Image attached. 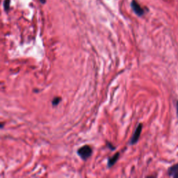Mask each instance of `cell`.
Segmentation results:
<instances>
[{
  "label": "cell",
  "mask_w": 178,
  "mask_h": 178,
  "mask_svg": "<svg viewBox=\"0 0 178 178\" xmlns=\"http://www.w3.org/2000/svg\"><path fill=\"white\" fill-rule=\"evenodd\" d=\"M61 101V97H55V98H54L52 100V105L53 106H57L59 104V102Z\"/></svg>",
  "instance_id": "cell-7"
},
{
  "label": "cell",
  "mask_w": 178,
  "mask_h": 178,
  "mask_svg": "<svg viewBox=\"0 0 178 178\" xmlns=\"http://www.w3.org/2000/svg\"><path fill=\"white\" fill-rule=\"evenodd\" d=\"M4 8L6 12H8L10 9L11 6V0H4Z\"/></svg>",
  "instance_id": "cell-6"
},
{
  "label": "cell",
  "mask_w": 178,
  "mask_h": 178,
  "mask_svg": "<svg viewBox=\"0 0 178 178\" xmlns=\"http://www.w3.org/2000/svg\"><path fill=\"white\" fill-rule=\"evenodd\" d=\"M142 127H143V125L141 124V123H140V124H139V125L137 126V127L136 128V130H135L133 134L132 137L131 138L130 144L134 145L135 143H136L138 142V140H139L140 136V133H141Z\"/></svg>",
  "instance_id": "cell-3"
},
{
  "label": "cell",
  "mask_w": 178,
  "mask_h": 178,
  "mask_svg": "<svg viewBox=\"0 0 178 178\" xmlns=\"http://www.w3.org/2000/svg\"><path fill=\"white\" fill-rule=\"evenodd\" d=\"M92 153H93V150L90 146L88 145H86L83 147L80 148L78 150H77V154L79 156L82 158L83 160H87L89 157L91 156Z\"/></svg>",
  "instance_id": "cell-1"
},
{
  "label": "cell",
  "mask_w": 178,
  "mask_h": 178,
  "mask_svg": "<svg viewBox=\"0 0 178 178\" xmlns=\"http://www.w3.org/2000/svg\"><path fill=\"white\" fill-rule=\"evenodd\" d=\"M176 110H177V115L178 116V100L176 101Z\"/></svg>",
  "instance_id": "cell-9"
},
{
  "label": "cell",
  "mask_w": 178,
  "mask_h": 178,
  "mask_svg": "<svg viewBox=\"0 0 178 178\" xmlns=\"http://www.w3.org/2000/svg\"><path fill=\"white\" fill-rule=\"evenodd\" d=\"M168 176L170 177L174 178H178V163H176V164L172 166L171 167L168 168Z\"/></svg>",
  "instance_id": "cell-4"
},
{
  "label": "cell",
  "mask_w": 178,
  "mask_h": 178,
  "mask_svg": "<svg viewBox=\"0 0 178 178\" xmlns=\"http://www.w3.org/2000/svg\"><path fill=\"white\" fill-rule=\"evenodd\" d=\"M39 2H41L42 4H45L46 2H47V0H39Z\"/></svg>",
  "instance_id": "cell-8"
},
{
  "label": "cell",
  "mask_w": 178,
  "mask_h": 178,
  "mask_svg": "<svg viewBox=\"0 0 178 178\" xmlns=\"http://www.w3.org/2000/svg\"><path fill=\"white\" fill-rule=\"evenodd\" d=\"M130 5L131 9H132L134 13L136 14L137 16L142 17L143 16L145 15V9H144V8L137 2L136 0H131Z\"/></svg>",
  "instance_id": "cell-2"
},
{
  "label": "cell",
  "mask_w": 178,
  "mask_h": 178,
  "mask_svg": "<svg viewBox=\"0 0 178 178\" xmlns=\"http://www.w3.org/2000/svg\"><path fill=\"white\" fill-rule=\"evenodd\" d=\"M119 155H120V153H117L114 154V156L112 157L111 158H110L109 159L108 161V163H107V166L108 167H111V166H113L115 163H116L117 160L119 158Z\"/></svg>",
  "instance_id": "cell-5"
}]
</instances>
